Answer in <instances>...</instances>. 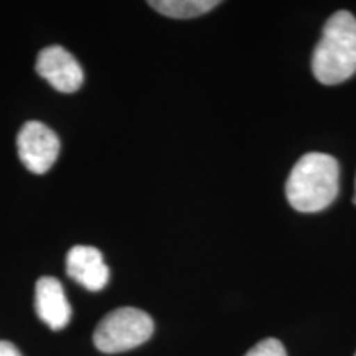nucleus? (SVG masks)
<instances>
[{
  "label": "nucleus",
  "mask_w": 356,
  "mask_h": 356,
  "mask_svg": "<svg viewBox=\"0 0 356 356\" xmlns=\"http://www.w3.org/2000/svg\"><path fill=\"white\" fill-rule=\"evenodd\" d=\"M340 186V165L332 155L305 154L292 168L286 197L293 210L317 213L330 207Z\"/></svg>",
  "instance_id": "1"
},
{
  "label": "nucleus",
  "mask_w": 356,
  "mask_h": 356,
  "mask_svg": "<svg viewBox=\"0 0 356 356\" xmlns=\"http://www.w3.org/2000/svg\"><path fill=\"white\" fill-rule=\"evenodd\" d=\"M312 71L327 86L343 83L356 73V19L350 12L340 10L327 20L312 55Z\"/></svg>",
  "instance_id": "2"
},
{
  "label": "nucleus",
  "mask_w": 356,
  "mask_h": 356,
  "mask_svg": "<svg viewBox=\"0 0 356 356\" xmlns=\"http://www.w3.org/2000/svg\"><path fill=\"white\" fill-rule=\"evenodd\" d=\"M154 333V320L144 310L122 307L109 312L95 332V345L102 353H124L145 343Z\"/></svg>",
  "instance_id": "3"
},
{
  "label": "nucleus",
  "mask_w": 356,
  "mask_h": 356,
  "mask_svg": "<svg viewBox=\"0 0 356 356\" xmlns=\"http://www.w3.org/2000/svg\"><path fill=\"white\" fill-rule=\"evenodd\" d=\"M19 157L30 172L47 173L55 165L60 154V139L42 122H26L17 137Z\"/></svg>",
  "instance_id": "4"
},
{
  "label": "nucleus",
  "mask_w": 356,
  "mask_h": 356,
  "mask_svg": "<svg viewBox=\"0 0 356 356\" xmlns=\"http://www.w3.org/2000/svg\"><path fill=\"white\" fill-rule=\"evenodd\" d=\"M37 73L61 92H74L83 84V70L78 60L63 47H47L37 58Z\"/></svg>",
  "instance_id": "5"
},
{
  "label": "nucleus",
  "mask_w": 356,
  "mask_h": 356,
  "mask_svg": "<svg viewBox=\"0 0 356 356\" xmlns=\"http://www.w3.org/2000/svg\"><path fill=\"white\" fill-rule=\"evenodd\" d=\"M66 273L73 280L97 292L106 287L109 280V269L99 249L92 246H74L66 257Z\"/></svg>",
  "instance_id": "6"
},
{
  "label": "nucleus",
  "mask_w": 356,
  "mask_h": 356,
  "mask_svg": "<svg viewBox=\"0 0 356 356\" xmlns=\"http://www.w3.org/2000/svg\"><path fill=\"white\" fill-rule=\"evenodd\" d=\"M35 305H37L38 317L51 330H61L70 323L71 305L58 279H38L37 287H35Z\"/></svg>",
  "instance_id": "7"
},
{
  "label": "nucleus",
  "mask_w": 356,
  "mask_h": 356,
  "mask_svg": "<svg viewBox=\"0 0 356 356\" xmlns=\"http://www.w3.org/2000/svg\"><path fill=\"white\" fill-rule=\"evenodd\" d=\"M149 6L172 19H195L220 6L218 0H152Z\"/></svg>",
  "instance_id": "8"
},
{
  "label": "nucleus",
  "mask_w": 356,
  "mask_h": 356,
  "mask_svg": "<svg viewBox=\"0 0 356 356\" xmlns=\"http://www.w3.org/2000/svg\"><path fill=\"white\" fill-rule=\"evenodd\" d=\"M244 356H287L284 345L275 338H266L252 346Z\"/></svg>",
  "instance_id": "9"
},
{
  "label": "nucleus",
  "mask_w": 356,
  "mask_h": 356,
  "mask_svg": "<svg viewBox=\"0 0 356 356\" xmlns=\"http://www.w3.org/2000/svg\"><path fill=\"white\" fill-rule=\"evenodd\" d=\"M0 356H22L15 345L10 341H0Z\"/></svg>",
  "instance_id": "10"
},
{
  "label": "nucleus",
  "mask_w": 356,
  "mask_h": 356,
  "mask_svg": "<svg viewBox=\"0 0 356 356\" xmlns=\"http://www.w3.org/2000/svg\"><path fill=\"white\" fill-rule=\"evenodd\" d=\"M353 202H355V204H356V181H355V198H353Z\"/></svg>",
  "instance_id": "11"
},
{
  "label": "nucleus",
  "mask_w": 356,
  "mask_h": 356,
  "mask_svg": "<svg viewBox=\"0 0 356 356\" xmlns=\"http://www.w3.org/2000/svg\"><path fill=\"white\" fill-rule=\"evenodd\" d=\"M355 356H356V355H355Z\"/></svg>",
  "instance_id": "12"
}]
</instances>
